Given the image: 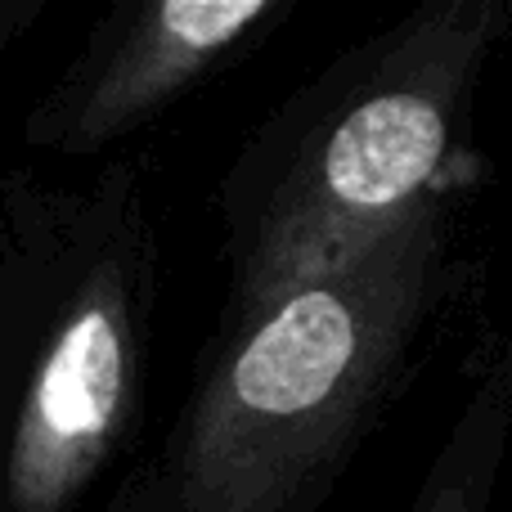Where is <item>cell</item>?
<instances>
[{"label": "cell", "mask_w": 512, "mask_h": 512, "mask_svg": "<svg viewBox=\"0 0 512 512\" xmlns=\"http://www.w3.org/2000/svg\"><path fill=\"white\" fill-rule=\"evenodd\" d=\"M468 274L454 203H432L337 270L225 306L113 512H324Z\"/></svg>", "instance_id": "cell-1"}, {"label": "cell", "mask_w": 512, "mask_h": 512, "mask_svg": "<svg viewBox=\"0 0 512 512\" xmlns=\"http://www.w3.org/2000/svg\"><path fill=\"white\" fill-rule=\"evenodd\" d=\"M162 243L149 176H0V512H113L144 459Z\"/></svg>", "instance_id": "cell-2"}, {"label": "cell", "mask_w": 512, "mask_h": 512, "mask_svg": "<svg viewBox=\"0 0 512 512\" xmlns=\"http://www.w3.org/2000/svg\"><path fill=\"white\" fill-rule=\"evenodd\" d=\"M508 0H423L283 95L216 189L225 306L328 274L468 176L472 104Z\"/></svg>", "instance_id": "cell-3"}, {"label": "cell", "mask_w": 512, "mask_h": 512, "mask_svg": "<svg viewBox=\"0 0 512 512\" xmlns=\"http://www.w3.org/2000/svg\"><path fill=\"white\" fill-rule=\"evenodd\" d=\"M288 14L292 0H122L27 108L23 140L54 158L104 162Z\"/></svg>", "instance_id": "cell-4"}, {"label": "cell", "mask_w": 512, "mask_h": 512, "mask_svg": "<svg viewBox=\"0 0 512 512\" xmlns=\"http://www.w3.org/2000/svg\"><path fill=\"white\" fill-rule=\"evenodd\" d=\"M512 450V337L477 346L463 405L405 512H490Z\"/></svg>", "instance_id": "cell-5"}, {"label": "cell", "mask_w": 512, "mask_h": 512, "mask_svg": "<svg viewBox=\"0 0 512 512\" xmlns=\"http://www.w3.org/2000/svg\"><path fill=\"white\" fill-rule=\"evenodd\" d=\"M41 0H0V63L14 50V41L41 18Z\"/></svg>", "instance_id": "cell-6"}]
</instances>
